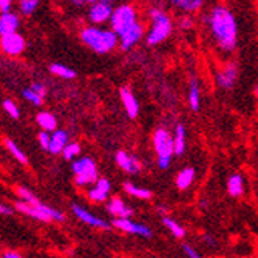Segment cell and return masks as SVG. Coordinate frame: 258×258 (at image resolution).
Listing matches in <instances>:
<instances>
[{"label": "cell", "mask_w": 258, "mask_h": 258, "mask_svg": "<svg viewBox=\"0 0 258 258\" xmlns=\"http://www.w3.org/2000/svg\"><path fill=\"white\" fill-rule=\"evenodd\" d=\"M206 27L209 28L215 45L221 51L232 53L238 43V25L233 13L224 5H215L203 16Z\"/></svg>", "instance_id": "6da1fadb"}, {"label": "cell", "mask_w": 258, "mask_h": 258, "mask_svg": "<svg viewBox=\"0 0 258 258\" xmlns=\"http://www.w3.org/2000/svg\"><path fill=\"white\" fill-rule=\"evenodd\" d=\"M81 42L96 54H108L119 45V37L111 28L88 25L79 31Z\"/></svg>", "instance_id": "7a4b0ae2"}, {"label": "cell", "mask_w": 258, "mask_h": 258, "mask_svg": "<svg viewBox=\"0 0 258 258\" xmlns=\"http://www.w3.org/2000/svg\"><path fill=\"white\" fill-rule=\"evenodd\" d=\"M150 28L146 34V43L149 46H155L169 39L173 33V20L172 17L161 8H152L149 11Z\"/></svg>", "instance_id": "3957f363"}, {"label": "cell", "mask_w": 258, "mask_h": 258, "mask_svg": "<svg viewBox=\"0 0 258 258\" xmlns=\"http://www.w3.org/2000/svg\"><path fill=\"white\" fill-rule=\"evenodd\" d=\"M153 147L156 152V162L161 170H166L170 167L172 158L175 155V143L173 135H170L166 128H158L153 135Z\"/></svg>", "instance_id": "277c9868"}, {"label": "cell", "mask_w": 258, "mask_h": 258, "mask_svg": "<svg viewBox=\"0 0 258 258\" xmlns=\"http://www.w3.org/2000/svg\"><path fill=\"white\" fill-rule=\"evenodd\" d=\"M138 22H139L138 10L130 4H122V5L114 7L113 16L110 19V28L119 37Z\"/></svg>", "instance_id": "5b68a950"}, {"label": "cell", "mask_w": 258, "mask_h": 258, "mask_svg": "<svg viewBox=\"0 0 258 258\" xmlns=\"http://www.w3.org/2000/svg\"><path fill=\"white\" fill-rule=\"evenodd\" d=\"M16 209L20 214L31 217L34 220L43 221V223H50V221H63L65 215L59 210L46 206L43 203H37V204H27L23 201H17L16 203Z\"/></svg>", "instance_id": "8992f818"}, {"label": "cell", "mask_w": 258, "mask_h": 258, "mask_svg": "<svg viewBox=\"0 0 258 258\" xmlns=\"http://www.w3.org/2000/svg\"><path fill=\"white\" fill-rule=\"evenodd\" d=\"M72 170L75 173V181L79 187H85L90 184H95L98 178V166L96 162L88 156L73 161Z\"/></svg>", "instance_id": "52a82bcc"}, {"label": "cell", "mask_w": 258, "mask_h": 258, "mask_svg": "<svg viewBox=\"0 0 258 258\" xmlns=\"http://www.w3.org/2000/svg\"><path fill=\"white\" fill-rule=\"evenodd\" d=\"M111 224L116 229H119L125 233H132V235H138V237H143V238H152V235H153V232L149 226L136 223L130 218H114L111 221Z\"/></svg>", "instance_id": "ba28073f"}, {"label": "cell", "mask_w": 258, "mask_h": 258, "mask_svg": "<svg viewBox=\"0 0 258 258\" xmlns=\"http://www.w3.org/2000/svg\"><path fill=\"white\" fill-rule=\"evenodd\" d=\"M113 5H108L102 0H99L98 4L95 5H90V10L87 13V17L90 20L91 25H96V27H102L104 23H110V19L113 16Z\"/></svg>", "instance_id": "9c48e42d"}, {"label": "cell", "mask_w": 258, "mask_h": 258, "mask_svg": "<svg viewBox=\"0 0 258 258\" xmlns=\"http://www.w3.org/2000/svg\"><path fill=\"white\" fill-rule=\"evenodd\" d=\"M0 45H2V51L7 56L11 57H17L20 56L27 48V40L22 34L14 33V34H8V36H2L0 39Z\"/></svg>", "instance_id": "30bf717a"}, {"label": "cell", "mask_w": 258, "mask_h": 258, "mask_svg": "<svg viewBox=\"0 0 258 258\" xmlns=\"http://www.w3.org/2000/svg\"><path fill=\"white\" fill-rule=\"evenodd\" d=\"M215 79H217V85L223 90H232L237 84V79H238V67L235 62H227L224 67H221L217 75H215Z\"/></svg>", "instance_id": "8fae6325"}, {"label": "cell", "mask_w": 258, "mask_h": 258, "mask_svg": "<svg viewBox=\"0 0 258 258\" xmlns=\"http://www.w3.org/2000/svg\"><path fill=\"white\" fill-rule=\"evenodd\" d=\"M146 28L143 25V22H138L132 28H128L124 34L119 36V46L124 51H130L133 46H136L146 36Z\"/></svg>", "instance_id": "7c38bea8"}, {"label": "cell", "mask_w": 258, "mask_h": 258, "mask_svg": "<svg viewBox=\"0 0 258 258\" xmlns=\"http://www.w3.org/2000/svg\"><path fill=\"white\" fill-rule=\"evenodd\" d=\"M72 210H73L75 217H76L79 221H82V223H85V224H88V226H91V227L102 229V230L110 229V224H108L105 220H102V218H99V217H96V215H93L91 212H88L87 209H84V207L79 206V204H73V206H72Z\"/></svg>", "instance_id": "4fadbf2b"}, {"label": "cell", "mask_w": 258, "mask_h": 258, "mask_svg": "<svg viewBox=\"0 0 258 258\" xmlns=\"http://www.w3.org/2000/svg\"><path fill=\"white\" fill-rule=\"evenodd\" d=\"M110 189H111L110 181L105 178H99L95 184H93L91 189L88 190V198L93 203H104L108 198Z\"/></svg>", "instance_id": "5bb4252c"}, {"label": "cell", "mask_w": 258, "mask_h": 258, "mask_svg": "<svg viewBox=\"0 0 258 258\" xmlns=\"http://www.w3.org/2000/svg\"><path fill=\"white\" fill-rule=\"evenodd\" d=\"M116 164L128 175H138L141 172V162L135 156L122 150L116 153Z\"/></svg>", "instance_id": "9a60e30c"}, {"label": "cell", "mask_w": 258, "mask_h": 258, "mask_svg": "<svg viewBox=\"0 0 258 258\" xmlns=\"http://www.w3.org/2000/svg\"><path fill=\"white\" fill-rule=\"evenodd\" d=\"M20 27V17L19 14L10 11V13H2L0 16V36H8L17 33Z\"/></svg>", "instance_id": "2e32d148"}, {"label": "cell", "mask_w": 258, "mask_h": 258, "mask_svg": "<svg viewBox=\"0 0 258 258\" xmlns=\"http://www.w3.org/2000/svg\"><path fill=\"white\" fill-rule=\"evenodd\" d=\"M119 96H121V101L124 104V108L128 114V118L135 119L136 116L139 114V102L136 99V96L133 95V91L127 87L121 88L119 90Z\"/></svg>", "instance_id": "e0dca14e"}, {"label": "cell", "mask_w": 258, "mask_h": 258, "mask_svg": "<svg viewBox=\"0 0 258 258\" xmlns=\"http://www.w3.org/2000/svg\"><path fill=\"white\" fill-rule=\"evenodd\" d=\"M107 209L114 218H130L133 215L132 207L127 206L121 198H116V197L108 201Z\"/></svg>", "instance_id": "ac0fdd59"}, {"label": "cell", "mask_w": 258, "mask_h": 258, "mask_svg": "<svg viewBox=\"0 0 258 258\" xmlns=\"http://www.w3.org/2000/svg\"><path fill=\"white\" fill-rule=\"evenodd\" d=\"M68 144V133L65 130H56L54 133H51V143L48 152L53 155H59L65 150Z\"/></svg>", "instance_id": "d6986e66"}, {"label": "cell", "mask_w": 258, "mask_h": 258, "mask_svg": "<svg viewBox=\"0 0 258 258\" xmlns=\"http://www.w3.org/2000/svg\"><path fill=\"white\" fill-rule=\"evenodd\" d=\"M36 122L42 128V132L54 133L57 130V119H56V116L51 114L50 111H40V113H37Z\"/></svg>", "instance_id": "ffe728a7"}, {"label": "cell", "mask_w": 258, "mask_h": 258, "mask_svg": "<svg viewBox=\"0 0 258 258\" xmlns=\"http://www.w3.org/2000/svg\"><path fill=\"white\" fill-rule=\"evenodd\" d=\"M173 8L182 11L184 14H194L200 11L204 5V0H170Z\"/></svg>", "instance_id": "44dd1931"}, {"label": "cell", "mask_w": 258, "mask_h": 258, "mask_svg": "<svg viewBox=\"0 0 258 258\" xmlns=\"http://www.w3.org/2000/svg\"><path fill=\"white\" fill-rule=\"evenodd\" d=\"M227 192L233 198H240L244 194V179L240 173H233L227 179Z\"/></svg>", "instance_id": "7402d4cb"}, {"label": "cell", "mask_w": 258, "mask_h": 258, "mask_svg": "<svg viewBox=\"0 0 258 258\" xmlns=\"http://www.w3.org/2000/svg\"><path fill=\"white\" fill-rule=\"evenodd\" d=\"M195 179V169L192 167H187L184 170H181L176 176V187L179 190H185V189H189V187L192 185Z\"/></svg>", "instance_id": "603a6c76"}, {"label": "cell", "mask_w": 258, "mask_h": 258, "mask_svg": "<svg viewBox=\"0 0 258 258\" xmlns=\"http://www.w3.org/2000/svg\"><path fill=\"white\" fill-rule=\"evenodd\" d=\"M185 127L184 124H178L175 127V133H173V143H175V155H182L185 152Z\"/></svg>", "instance_id": "cb8c5ba5"}, {"label": "cell", "mask_w": 258, "mask_h": 258, "mask_svg": "<svg viewBox=\"0 0 258 258\" xmlns=\"http://www.w3.org/2000/svg\"><path fill=\"white\" fill-rule=\"evenodd\" d=\"M48 70H50V73L53 76H57L60 79H75L76 78L75 70L67 67V65H63V63H51L48 67Z\"/></svg>", "instance_id": "d4e9b609"}, {"label": "cell", "mask_w": 258, "mask_h": 258, "mask_svg": "<svg viewBox=\"0 0 258 258\" xmlns=\"http://www.w3.org/2000/svg\"><path fill=\"white\" fill-rule=\"evenodd\" d=\"M189 105L194 111H198L201 107V93H200V85L197 79L190 81L189 87Z\"/></svg>", "instance_id": "484cf974"}, {"label": "cell", "mask_w": 258, "mask_h": 258, "mask_svg": "<svg viewBox=\"0 0 258 258\" xmlns=\"http://www.w3.org/2000/svg\"><path fill=\"white\" fill-rule=\"evenodd\" d=\"M124 190H125L128 195H132V197H135V198H139V200H150V198H152V192H150L149 189H144V187H139V185H136V184H133V182H130V181H127V182L124 184Z\"/></svg>", "instance_id": "4316f807"}, {"label": "cell", "mask_w": 258, "mask_h": 258, "mask_svg": "<svg viewBox=\"0 0 258 258\" xmlns=\"http://www.w3.org/2000/svg\"><path fill=\"white\" fill-rule=\"evenodd\" d=\"M161 220H162V224L170 230V233H172V235H173L175 238H182V237L185 235V229H184L181 224H178L173 218L162 215Z\"/></svg>", "instance_id": "83f0119b"}, {"label": "cell", "mask_w": 258, "mask_h": 258, "mask_svg": "<svg viewBox=\"0 0 258 258\" xmlns=\"http://www.w3.org/2000/svg\"><path fill=\"white\" fill-rule=\"evenodd\" d=\"M5 147L8 149V152L13 155V158L14 159H17L20 164H28V158H27V155L22 152V149L20 147H17V144L14 143V141H11V139H5Z\"/></svg>", "instance_id": "f1b7e54d"}, {"label": "cell", "mask_w": 258, "mask_h": 258, "mask_svg": "<svg viewBox=\"0 0 258 258\" xmlns=\"http://www.w3.org/2000/svg\"><path fill=\"white\" fill-rule=\"evenodd\" d=\"M40 0H19V11L22 16H33L39 8Z\"/></svg>", "instance_id": "f546056e"}, {"label": "cell", "mask_w": 258, "mask_h": 258, "mask_svg": "<svg viewBox=\"0 0 258 258\" xmlns=\"http://www.w3.org/2000/svg\"><path fill=\"white\" fill-rule=\"evenodd\" d=\"M16 194L19 197V201H23V203H27V204H37V203H40L36 198V195L30 189H27V187H20V185L16 187Z\"/></svg>", "instance_id": "4dcf8cb0"}, {"label": "cell", "mask_w": 258, "mask_h": 258, "mask_svg": "<svg viewBox=\"0 0 258 258\" xmlns=\"http://www.w3.org/2000/svg\"><path fill=\"white\" fill-rule=\"evenodd\" d=\"M22 96L25 98L28 102H31L33 105H36V107H40V105L43 104V98H42V96H39L37 93H36L31 87L23 88V90H22Z\"/></svg>", "instance_id": "1f68e13d"}, {"label": "cell", "mask_w": 258, "mask_h": 258, "mask_svg": "<svg viewBox=\"0 0 258 258\" xmlns=\"http://www.w3.org/2000/svg\"><path fill=\"white\" fill-rule=\"evenodd\" d=\"M2 107H4L5 113L10 116V118H13V119H19L20 110H19V107H17V104H16L14 101H11V99H5V101L2 102Z\"/></svg>", "instance_id": "d6a6232c"}, {"label": "cell", "mask_w": 258, "mask_h": 258, "mask_svg": "<svg viewBox=\"0 0 258 258\" xmlns=\"http://www.w3.org/2000/svg\"><path fill=\"white\" fill-rule=\"evenodd\" d=\"M79 153H81V146H79L78 143H70V144L65 147V150L62 152V156H63V159H67V161H72V159H75L76 156H79Z\"/></svg>", "instance_id": "836d02e7"}, {"label": "cell", "mask_w": 258, "mask_h": 258, "mask_svg": "<svg viewBox=\"0 0 258 258\" xmlns=\"http://www.w3.org/2000/svg\"><path fill=\"white\" fill-rule=\"evenodd\" d=\"M194 19L190 17V14H184V16H181L179 19H178V27L181 28V30H190V28H194Z\"/></svg>", "instance_id": "e575fe53"}, {"label": "cell", "mask_w": 258, "mask_h": 258, "mask_svg": "<svg viewBox=\"0 0 258 258\" xmlns=\"http://www.w3.org/2000/svg\"><path fill=\"white\" fill-rule=\"evenodd\" d=\"M50 143H51V135L46 132H40L39 133V144L43 150L48 152L50 150Z\"/></svg>", "instance_id": "d590c367"}, {"label": "cell", "mask_w": 258, "mask_h": 258, "mask_svg": "<svg viewBox=\"0 0 258 258\" xmlns=\"http://www.w3.org/2000/svg\"><path fill=\"white\" fill-rule=\"evenodd\" d=\"M182 250H184L187 258H203L201 253L194 246H190V244H182Z\"/></svg>", "instance_id": "8d00e7d4"}, {"label": "cell", "mask_w": 258, "mask_h": 258, "mask_svg": "<svg viewBox=\"0 0 258 258\" xmlns=\"http://www.w3.org/2000/svg\"><path fill=\"white\" fill-rule=\"evenodd\" d=\"M31 88L37 93L39 96H42V98H45L46 93H48V88H46V85L43 82H33L31 84Z\"/></svg>", "instance_id": "74e56055"}, {"label": "cell", "mask_w": 258, "mask_h": 258, "mask_svg": "<svg viewBox=\"0 0 258 258\" xmlns=\"http://www.w3.org/2000/svg\"><path fill=\"white\" fill-rule=\"evenodd\" d=\"M14 0H0V11L2 13H10Z\"/></svg>", "instance_id": "f35d334b"}, {"label": "cell", "mask_w": 258, "mask_h": 258, "mask_svg": "<svg viewBox=\"0 0 258 258\" xmlns=\"http://www.w3.org/2000/svg\"><path fill=\"white\" fill-rule=\"evenodd\" d=\"M2 258H23V256L19 252H16V250H5L2 253Z\"/></svg>", "instance_id": "ab89813d"}, {"label": "cell", "mask_w": 258, "mask_h": 258, "mask_svg": "<svg viewBox=\"0 0 258 258\" xmlns=\"http://www.w3.org/2000/svg\"><path fill=\"white\" fill-rule=\"evenodd\" d=\"M203 240L209 244V246H215L217 244V241H215V238L212 237V235H210V233H204V237H203Z\"/></svg>", "instance_id": "60d3db41"}, {"label": "cell", "mask_w": 258, "mask_h": 258, "mask_svg": "<svg viewBox=\"0 0 258 258\" xmlns=\"http://www.w3.org/2000/svg\"><path fill=\"white\" fill-rule=\"evenodd\" d=\"M0 214L2 215H11L13 214V209L7 204H0Z\"/></svg>", "instance_id": "b9f144b4"}, {"label": "cell", "mask_w": 258, "mask_h": 258, "mask_svg": "<svg viewBox=\"0 0 258 258\" xmlns=\"http://www.w3.org/2000/svg\"><path fill=\"white\" fill-rule=\"evenodd\" d=\"M68 2L70 4H72L73 7H76V8H82L87 2H85V0H68Z\"/></svg>", "instance_id": "7bdbcfd3"}, {"label": "cell", "mask_w": 258, "mask_h": 258, "mask_svg": "<svg viewBox=\"0 0 258 258\" xmlns=\"http://www.w3.org/2000/svg\"><path fill=\"white\" fill-rule=\"evenodd\" d=\"M85 2H87V4H90V5H95V4H98V2H99V0H85Z\"/></svg>", "instance_id": "ee69618b"}, {"label": "cell", "mask_w": 258, "mask_h": 258, "mask_svg": "<svg viewBox=\"0 0 258 258\" xmlns=\"http://www.w3.org/2000/svg\"><path fill=\"white\" fill-rule=\"evenodd\" d=\"M102 2H105V4H108V5H113V4H114V0H102Z\"/></svg>", "instance_id": "f6af8a7d"}, {"label": "cell", "mask_w": 258, "mask_h": 258, "mask_svg": "<svg viewBox=\"0 0 258 258\" xmlns=\"http://www.w3.org/2000/svg\"><path fill=\"white\" fill-rule=\"evenodd\" d=\"M253 93H255V95L258 96V82L255 84V88H253Z\"/></svg>", "instance_id": "bcb514c9"}, {"label": "cell", "mask_w": 258, "mask_h": 258, "mask_svg": "<svg viewBox=\"0 0 258 258\" xmlns=\"http://www.w3.org/2000/svg\"><path fill=\"white\" fill-rule=\"evenodd\" d=\"M244 258H249V256H244Z\"/></svg>", "instance_id": "7dc6e473"}]
</instances>
